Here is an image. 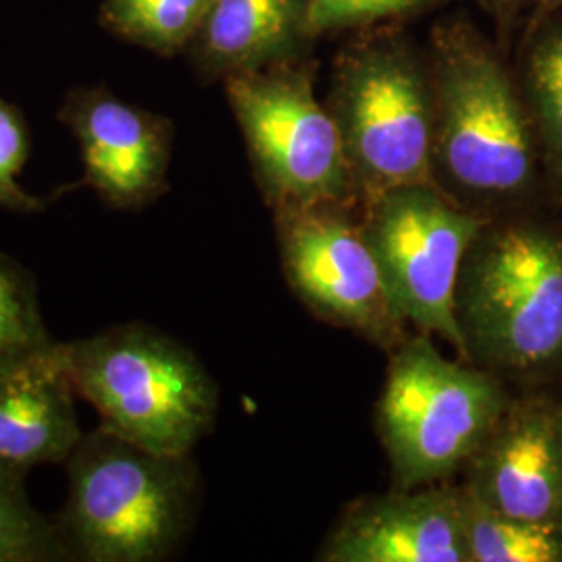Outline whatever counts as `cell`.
<instances>
[{"mask_svg": "<svg viewBox=\"0 0 562 562\" xmlns=\"http://www.w3.org/2000/svg\"><path fill=\"white\" fill-rule=\"evenodd\" d=\"M323 562H471L459 490L423 485L355 503L329 533Z\"/></svg>", "mask_w": 562, "mask_h": 562, "instance_id": "obj_11", "label": "cell"}, {"mask_svg": "<svg viewBox=\"0 0 562 562\" xmlns=\"http://www.w3.org/2000/svg\"><path fill=\"white\" fill-rule=\"evenodd\" d=\"M536 2H538V11L533 15V23L546 20L548 15H552L554 11H559L562 7V0H536Z\"/></svg>", "mask_w": 562, "mask_h": 562, "instance_id": "obj_23", "label": "cell"}, {"mask_svg": "<svg viewBox=\"0 0 562 562\" xmlns=\"http://www.w3.org/2000/svg\"><path fill=\"white\" fill-rule=\"evenodd\" d=\"M362 236L375 255L402 323L438 336L467 359L457 319L462 261L485 227L438 183L402 186L367 199Z\"/></svg>", "mask_w": 562, "mask_h": 562, "instance_id": "obj_8", "label": "cell"}, {"mask_svg": "<svg viewBox=\"0 0 562 562\" xmlns=\"http://www.w3.org/2000/svg\"><path fill=\"white\" fill-rule=\"evenodd\" d=\"M506 408V394L490 373L446 359L425 334L404 341L378 406L396 490L436 485L464 469Z\"/></svg>", "mask_w": 562, "mask_h": 562, "instance_id": "obj_6", "label": "cell"}, {"mask_svg": "<svg viewBox=\"0 0 562 562\" xmlns=\"http://www.w3.org/2000/svg\"><path fill=\"white\" fill-rule=\"evenodd\" d=\"M283 273L319 317L390 346L402 334L380 265L341 206L276 211Z\"/></svg>", "mask_w": 562, "mask_h": 562, "instance_id": "obj_9", "label": "cell"}, {"mask_svg": "<svg viewBox=\"0 0 562 562\" xmlns=\"http://www.w3.org/2000/svg\"><path fill=\"white\" fill-rule=\"evenodd\" d=\"M57 517L48 519L25 492V473L0 467V562L67 561Z\"/></svg>", "mask_w": 562, "mask_h": 562, "instance_id": "obj_18", "label": "cell"}, {"mask_svg": "<svg viewBox=\"0 0 562 562\" xmlns=\"http://www.w3.org/2000/svg\"><path fill=\"white\" fill-rule=\"evenodd\" d=\"M213 0H102L99 21L121 41L171 57L188 50Z\"/></svg>", "mask_w": 562, "mask_h": 562, "instance_id": "obj_16", "label": "cell"}, {"mask_svg": "<svg viewBox=\"0 0 562 562\" xmlns=\"http://www.w3.org/2000/svg\"><path fill=\"white\" fill-rule=\"evenodd\" d=\"M471 562H562V525L508 517L459 487Z\"/></svg>", "mask_w": 562, "mask_h": 562, "instance_id": "obj_15", "label": "cell"}, {"mask_svg": "<svg viewBox=\"0 0 562 562\" xmlns=\"http://www.w3.org/2000/svg\"><path fill=\"white\" fill-rule=\"evenodd\" d=\"M315 41L308 0H213L188 55L209 80L302 59Z\"/></svg>", "mask_w": 562, "mask_h": 562, "instance_id": "obj_14", "label": "cell"}, {"mask_svg": "<svg viewBox=\"0 0 562 562\" xmlns=\"http://www.w3.org/2000/svg\"><path fill=\"white\" fill-rule=\"evenodd\" d=\"M464 469L462 487L490 508L562 525V415L542 406L506 408Z\"/></svg>", "mask_w": 562, "mask_h": 562, "instance_id": "obj_12", "label": "cell"}, {"mask_svg": "<svg viewBox=\"0 0 562 562\" xmlns=\"http://www.w3.org/2000/svg\"><path fill=\"white\" fill-rule=\"evenodd\" d=\"M223 81L255 176L276 211L344 206L359 192L340 127L315 97L308 63L290 60Z\"/></svg>", "mask_w": 562, "mask_h": 562, "instance_id": "obj_7", "label": "cell"}, {"mask_svg": "<svg viewBox=\"0 0 562 562\" xmlns=\"http://www.w3.org/2000/svg\"><path fill=\"white\" fill-rule=\"evenodd\" d=\"M65 467L67 501L57 522L69 559L162 561L188 533L199 496L190 454L148 450L101 423L81 436Z\"/></svg>", "mask_w": 562, "mask_h": 562, "instance_id": "obj_1", "label": "cell"}, {"mask_svg": "<svg viewBox=\"0 0 562 562\" xmlns=\"http://www.w3.org/2000/svg\"><path fill=\"white\" fill-rule=\"evenodd\" d=\"M480 2L501 23H508L531 0H480Z\"/></svg>", "mask_w": 562, "mask_h": 562, "instance_id": "obj_22", "label": "cell"}, {"mask_svg": "<svg viewBox=\"0 0 562 562\" xmlns=\"http://www.w3.org/2000/svg\"><path fill=\"white\" fill-rule=\"evenodd\" d=\"M76 390L59 341L20 369L0 375V467L27 473L69 459L83 436Z\"/></svg>", "mask_w": 562, "mask_h": 562, "instance_id": "obj_13", "label": "cell"}, {"mask_svg": "<svg viewBox=\"0 0 562 562\" xmlns=\"http://www.w3.org/2000/svg\"><path fill=\"white\" fill-rule=\"evenodd\" d=\"M527 90L543 144L562 173V23L543 30L527 57Z\"/></svg>", "mask_w": 562, "mask_h": 562, "instance_id": "obj_19", "label": "cell"}, {"mask_svg": "<svg viewBox=\"0 0 562 562\" xmlns=\"http://www.w3.org/2000/svg\"><path fill=\"white\" fill-rule=\"evenodd\" d=\"M457 319L467 359L533 371L562 355V241L529 225L477 234L462 261Z\"/></svg>", "mask_w": 562, "mask_h": 562, "instance_id": "obj_5", "label": "cell"}, {"mask_svg": "<svg viewBox=\"0 0 562 562\" xmlns=\"http://www.w3.org/2000/svg\"><path fill=\"white\" fill-rule=\"evenodd\" d=\"M327 106L364 199L402 186L438 183L431 69L404 36L380 34L348 46L336 65Z\"/></svg>", "mask_w": 562, "mask_h": 562, "instance_id": "obj_4", "label": "cell"}, {"mask_svg": "<svg viewBox=\"0 0 562 562\" xmlns=\"http://www.w3.org/2000/svg\"><path fill=\"white\" fill-rule=\"evenodd\" d=\"M55 344L44 325L34 276L0 255V375L41 359Z\"/></svg>", "mask_w": 562, "mask_h": 562, "instance_id": "obj_17", "label": "cell"}, {"mask_svg": "<svg viewBox=\"0 0 562 562\" xmlns=\"http://www.w3.org/2000/svg\"><path fill=\"white\" fill-rule=\"evenodd\" d=\"M30 157V130L20 109L0 97V206L36 213L46 202L21 188L20 173Z\"/></svg>", "mask_w": 562, "mask_h": 562, "instance_id": "obj_20", "label": "cell"}, {"mask_svg": "<svg viewBox=\"0 0 562 562\" xmlns=\"http://www.w3.org/2000/svg\"><path fill=\"white\" fill-rule=\"evenodd\" d=\"M431 81L436 180L467 199L521 192L533 173L531 130L490 44L467 23L434 30Z\"/></svg>", "mask_w": 562, "mask_h": 562, "instance_id": "obj_3", "label": "cell"}, {"mask_svg": "<svg viewBox=\"0 0 562 562\" xmlns=\"http://www.w3.org/2000/svg\"><path fill=\"white\" fill-rule=\"evenodd\" d=\"M59 120L80 144L83 180L106 206L136 211L167 190L173 127L106 88H76Z\"/></svg>", "mask_w": 562, "mask_h": 562, "instance_id": "obj_10", "label": "cell"}, {"mask_svg": "<svg viewBox=\"0 0 562 562\" xmlns=\"http://www.w3.org/2000/svg\"><path fill=\"white\" fill-rule=\"evenodd\" d=\"M443 0H308L313 36L362 27L431 9Z\"/></svg>", "mask_w": 562, "mask_h": 562, "instance_id": "obj_21", "label": "cell"}, {"mask_svg": "<svg viewBox=\"0 0 562 562\" xmlns=\"http://www.w3.org/2000/svg\"><path fill=\"white\" fill-rule=\"evenodd\" d=\"M59 348L76 394L125 440L186 457L213 429L217 383L161 331L125 323Z\"/></svg>", "mask_w": 562, "mask_h": 562, "instance_id": "obj_2", "label": "cell"}]
</instances>
